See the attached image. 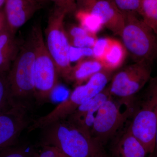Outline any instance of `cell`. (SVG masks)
<instances>
[{
    "label": "cell",
    "instance_id": "obj_1",
    "mask_svg": "<svg viewBox=\"0 0 157 157\" xmlns=\"http://www.w3.org/2000/svg\"><path fill=\"white\" fill-rule=\"evenodd\" d=\"M40 144L56 147L70 157H106L102 145L67 119L42 129Z\"/></svg>",
    "mask_w": 157,
    "mask_h": 157
},
{
    "label": "cell",
    "instance_id": "obj_2",
    "mask_svg": "<svg viewBox=\"0 0 157 157\" xmlns=\"http://www.w3.org/2000/svg\"><path fill=\"white\" fill-rule=\"evenodd\" d=\"M35 47L31 34L21 45L7 75L9 100L11 106H22L32 109L35 102L33 80Z\"/></svg>",
    "mask_w": 157,
    "mask_h": 157
},
{
    "label": "cell",
    "instance_id": "obj_3",
    "mask_svg": "<svg viewBox=\"0 0 157 157\" xmlns=\"http://www.w3.org/2000/svg\"><path fill=\"white\" fill-rule=\"evenodd\" d=\"M113 72L103 70L94 74L85 84L76 86L69 97L50 113L33 121L29 132L42 129L57 121L67 119L80 105L101 92L106 87Z\"/></svg>",
    "mask_w": 157,
    "mask_h": 157
},
{
    "label": "cell",
    "instance_id": "obj_4",
    "mask_svg": "<svg viewBox=\"0 0 157 157\" xmlns=\"http://www.w3.org/2000/svg\"><path fill=\"white\" fill-rule=\"evenodd\" d=\"M30 34L35 47L33 80L35 102L41 105L50 100L51 95L59 84L58 73L47 49L41 25L33 27Z\"/></svg>",
    "mask_w": 157,
    "mask_h": 157
},
{
    "label": "cell",
    "instance_id": "obj_5",
    "mask_svg": "<svg viewBox=\"0 0 157 157\" xmlns=\"http://www.w3.org/2000/svg\"><path fill=\"white\" fill-rule=\"evenodd\" d=\"M67 14L55 7L48 17L45 29V44L55 62L59 76L69 81L72 67L70 57V45L64 26Z\"/></svg>",
    "mask_w": 157,
    "mask_h": 157
},
{
    "label": "cell",
    "instance_id": "obj_6",
    "mask_svg": "<svg viewBox=\"0 0 157 157\" xmlns=\"http://www.w3.org/2000/svg\"><path fill=\"white\" fill-rule=\"evenodd\" d=\"M121 36L123 45L136 62L151 63L157 56V36L137 16L125 17Z\"/></svg>",
    "mask_w": 157,
    "mask_h": 157
},
{
    "label": "cell",
    "instance_id": "obj_7",
    "mask_svg": "<svg viewBox=\"0 0 157 157\" xmlns=\"http://www.w3.org/2000/svg\"><path fill=\"white\" fill-rule=\"evenodd\" d=\"M151 64L145 62H136L119 71L113 76L108 86L111 96L130 105V100L150 78Z\"/></svg>",
    "mask_w": 157,
    "mask_h": 157
},
{
    "label": "cell",
    "instance_id": "obj_8",
    "mask_svg": "<svg viewBox=\"0 0 157 157\" xmlns=\"http://www.w3.org/2000/svg\"><path fill=\"white\" fill-rule=\"evenodd\" d=\"M157 127V83L135 113L128 130L143 144L148 154H152L155 149Z\"/></svg>",
    "mask_w": 157,
    "mask_h": 157
},
{
    "label": "cell",
    "instance_id": "obj_9",
    "mask_svg": "<svg viewBox=\"0 0 157 157\" xmlns=\"http://www.w3.org/2000/svg\"><path fill=\"white\" fill-rule=\"evenodd\" d=\"M123 104H126L116 101L112 97L97 111L91 134L102 146L115 135L131 114V108L122 111L121 106Z\"/></svg>",
    "mask_w": 157,
    "mask_h": 157
},
{
    "label": "cell",
    "instance_id": "obj_10",
    "mask_svg": "<svg viewBox=\"0 0 157 157\" xmlns=\"http://www.w3.org/2000/svg\"><path fill=\"white\" fill-rule=\"evenodd\" d=\"M31 110L24 106H13L0 114V151L17 144L23 131L33 122Z\"/></svg>",
    "mask_w": 157,
    "mask_h": 157
},
{
    "label": "cell",
    "instance_id": "obj_11",
    "mask_svg": "<svg viewBox=\"0 0 157 157\" xmlns=\"http://www.w3.org/2000/svg\"><path fill=\"white\" fill-rule=\"evenodd\" d=\"M34 0H6L4 10L7 28L14 34L41 8Z\"/></svg>",
    "mask_w": 157,
    "mask_h": 157
},
{
    "label": "cell",
    "instance_id": "obj_12",
    "mask_svg": "<svg viewBox=\"0 0 157 157\" xmlns=\"http://www.w3.org/2000/svg\"><path fill=\"white\" fill-rule=\"evenodd\" d=\"M87 11L98 16L103 25L113 33L121 36L125 18L111 0H98Z\"/></svg>",
    "mask_w": 157,
    "mask_h": 157
},
{
    "label": "cell",
    "instance_id": "obj_13",
    "mask_svg": "<svg viewBox=\"0 0 157 157\" xmlns=\"http://www.w3.org/2000/svg\"><path fill=\"white\" fill-rule=\"evenodd\" d=\"M20 48L15 34L8 28L0 35V74L8 75Z\"/></svg>",
    "mask_w": 157,
    "mask_h": 157
},
{
    "label": "cell",
    "instance_id": "obj_14",
    "mask_svg": "<svg viewBox=\"0 0 157 157\" xmlns=\"http://www.w3.org/2000/svg\"><path fill=\"white\" fill-rule=\"evenodd\" d=\"M104 70L102 63L94 57L83 58L72 67L69 81L73 82L76 86L87 82L94 74Z\"/></svg>",
    "mask_w": 157,
    "mask_h": 157
},
{
    "label": "cell",
    "instance_id": "obj_15",
    "mask_svg": "<svg viewBox=\"0 0 157 157\" xmlns=\"http://www.w3.org/2000/svg\"><path fill=\"white\" fill-rule=\"evenodd\" d=\"M116 157H147L148 153L140 141L127 129L114 148Z\"/></svg>",
    "mask_w": 157,
    "mask_h": 157
},
{
    "label": "cell",
    "instance_id": "obj_16",
    "mask_svg": "<svg viewBox=\"0 0 157 157\" xmlns=\"http://www.w3.org/2000/svg\"><path fill=\"white\" fill-rule=\"evenodd\" d=\"M111 97L108 87L105 88L97 95L80 105L67 119L76 123L88 113H97L102 104Z\"/></svg>",
    "mask_w": 157,
    "mask_h": 157
},
{
    "label": "cell",
    "instance_id": "obj_17",
    "mask_svg": "<svg viewBox=\"0 0 157 157\" xmlns=\"http://www.w3.org/2000/svg\"><path fill=\"white\" fill-rule=\"evenodd\" d=\"M126 51L123 44L112 39L107 52L101 62L104 70L113 72L119 68L125 59Z\"/></svg>",
    "mask_w": 157,
    "mask_h": 157
},
{
    "label": "cell",
    "instance_id": "obj_18",
    "mask_svg": "<svg viewBox=\"0 0 157 157\" xmlns=\"http://www.w3.org/2000/svg\"><path fill=\"white\" fill-rule=\"evenodd\" d=\"M75 13L80 26L89 33L96 35L104 26L101 19L89 11L78 10Z\"/></svg>",
    "mask_w": 157,
    "mask_h": 157
},
{
    "label": "cell",
    "instance_id": "obj_19",
    "mask_svg": "<svg viewBox=\"0 0 157 157\" xmlns=\"http://www.w3.org/2000/svg\"><path fill=\"white\" fill-rule=\"evenodd\" d=\"M139 14L157 36V0H142Z\"/></svg>",
    "mask_w": 157,
    "mask_h": 157
},
{
    "label": "cell",
    "instance_id": "obj_20",
    "mask_svg": "<svg viewBox=\"0 0 157 157\" xmlns=\"http://www.w3.org/2000/svg\"><path fill=\"white\" fill-rule=\"evenodd\" d=\"M38 152L28 144H17L0 151V157H37Z\"/></svg>",
    "mask_w": 157,
    "mask_h": 157
},
{
    "label": "cell",
    "instance_id": "obj_21",
    "mask_svg": "<svg viewBox=\"0 0 157 157\" xmlns=\"http://www.w3.org/2000/svg\"><path fill=\"white\" fill-rule=\"evenodd\" d=\"M124 17L137 16L140 13L142 0H111Z\"/></svg>",
    "mask_w": 157,
    "mask_h": 157
},
{
    "label": "cell",
    "instance_id": "obj_22",
    "mask_svg": "<svg viewBox=\"0 0 157 157\" xmlns=\"http://www.w3.org/2000/svg\"><path fill=\"white\" fill-rule=\"evenodd\" d=\"M11 106L9 100V88L7 75L0 74V114Z\"/></svg>",
    "mask_w": 157,
    "mask_h": 157
},
{
    "label": "cell",
    "instance_id": "obj_23",
    "mask_svg": "<svg viewBox=\"0 0 157 157\" xmlns=\"http://www.w3.org/2000/svg\"><path fill=\"white\" fill-rule=\"evenodd\" d=\"M111 39H112L109 38L97 39L94 45L92 48L93 52V57L101 62L107 52Z\"/></svg>",
    "mask_w": 157,
    "mask_h": 157
},
{
    "label": "cell",
    "instance_id": "obj_24",
    "mask_svg": "<svg viewBox=\"0 0 157 157\" xmlns=\"http://www.w3.org/2000/svg\"><path fill=\"white\" fill-rule=\"evenodd\" d=\"M97 39L96 35L89 33L69 40L71 46L79 48H92Z\"/></svg>",
    "mask_w": 157,
    "mask_h": 157
},
{
    "label": "cell",
    "instance_id": "obj_25",
    "mask_svg": "<svg viewBox=\"0 0 157 157\" xmlns=\"http://www.w3.org/2000/svg\"><path fill=\"white\" fill-rule=\"evenodd\" d=\"M86 57H93L92 48L86 47L79 48L71 46L70 48V61L78 62Z\"/></svg>",
    "mask_w": 157,
    "mask_h": 157
},
{
    "label": "cell",
    "instance_id": "obj_26",
    "mask_svg": "<svg viewBox=\"0 0 157 157\" xmlns=\"http://www.w3.org/2000/svg\"><path fill=\"white\" fill-rule=\"evenodd\" d=\"M40 145L41 149L38 152L37 157H70L55 147L45 144Z\"/></svg>",
    "mask_w": 157,
    "mask_h": 157
},
{
    "label": "cell",
    "instance_id": "obj_27",
    "mask_svg": "<svg viewBox=\"0 0 157 157\" xmlns=\"http://www.w3.org/2000/svg\"><path fill=\"white\" fill-rule=\"evenodd\" d=\"M56 7L63 10L67 14L76 13L77 7L75 0H51Z\"/></svg>",
    "mask_w": 157,
    "mask_h": 157
},
{
    "label": "cell",
    "instance_id": "obj_28",
    "mask_svg": "<svg viewBox=\"0 0 157 157\" xmlns=\"http://www.w3.org/2000/svg\"><path fill=\"white\" fill-rule=\"evenodd\" d=\"M70 94L67 89L59 83L52 91L51 95L50 100L53 101H59L62 102L64 101V99L66 100L68 98Z\"/></svg>",
    "mask_w": 157,
    "mask_h": 157
},
{
    "label": "cell",
    "instance_id": "obj_29",
    "mask_svg": "<svg viewBox=\"0 0 157 157\" xmlns=\"http://www.w3.org/2000/svg\"><path fill=\"white\" fill-rule=\"evenodd\" d=\"M66 31L69 39L78 38L89 34L80 25H70L68 28L66 30Z\"/></svg>",
    "mask_w": 157,
    "mask_h": 157
},
{
    "label": "cell",
    "instance_id": "obj_30",
    "mask_svg": "<svg viewBox=\"0 0 157 157\" xmlns=\"http://www.w3.org/2000/svg\"><path fill=\"white\" fill-rule=\"evenodd\" d=\"M98 0H76L77 10L89 11Z\"/></svg>",
    "mask_w": 157,
    "mask_h": 157
},
{
    "label": "cell",
    "instance_id": "obj_31",
    "mask_svg": "<svg viewBox=\"0 0 157 157\" xmlns=\"http://www.w3.org/2000/svg\"><path fill=\"white\" fill-rule=\"evenodd\" d=\"M7 28V21L3 8L0 9V35Z\"/></svg>",
    "mask_w": 157,
    "mask_h": 157
},
{
    "label": "cell",
    "instance_id": "obj_32",
    "mask_svg": "<svg viewBox=\"0 0 157 157\" xmlns=\"http://www.w3.org/2000/svg\"><path fill=\"white\" fill-rule=\"evenodd\" d=\"M37 3H39L40 5L42 6V5H44L45 3L48 2V0H34Z\"/></svg>",
    "mask_w": 157,
    "mask_h": 157
},
{
    "label": "cell",
    "instance_id": "obj_33",
    "mask_svg": "<svg viewBox=\"0 0 157 157\" xmlns=\"http://www.w3.org/2000/svg\"><path fill=\"white\" fill-rule=\"evenodd\" d=\"M5 2H6V0H0V9L4 8Z\"/></svg>",
    "mask_w": 157,
    "mask_h": 157
},
{
    "label": "cell",
    "instance_id": "obj_34",
    "mask_svg": "<svg viewBox=\"0 0 157 157\" xmlns=\"http://www.w3.org/2000/svg\"><path fill=\"white\" fill-rule=\"evenodd\" d=\"M155 148H156V149L157 150V130H156V133Z\"/></svg>",
    "mask_w": 157,
    "mask_h": 157
}]
</instances>
